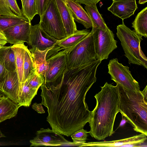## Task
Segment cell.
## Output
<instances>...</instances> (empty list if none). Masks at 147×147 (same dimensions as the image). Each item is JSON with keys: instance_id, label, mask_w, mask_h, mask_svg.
Masks as SVG:
<instances>
[{"instance_id": "1", "label": "cell", "mask_w": 147, "mask_h": 147, "mask_svg": "<svg viewBox=\"0 0 147 147\" xmlns=\"http://www.w3.org/2000/svg\"><path fill=\"white\" fill-rule=\"evenodd\" d=\"M101 62L97 59L67 68L59 81L40 86L41 104L47 109V121L53 131L69 136L90 122L91 111L86 96L96 81L97 69Z\"/></svg>"}, {"instance_id": "2", "label": "cell", "mask_w": 147, "mask_h": 147, "mask_svg": "<svg viewBox=\"0 0 147 147\" xmlns=\"http://www.w3.org/2000/svg\"><path fill=\"white\" fill-rule=\"evenodd\" d=\"M100 91L94 96L96 100L95 108L91 111L89 122L90 127L88 133L97 140H104L114 133L113 126L119 112L118 94L117 85L105 82Z\"/></svg>"}, {"instance_id": "3", "label": "cell", "mask_w": 147, "mask_h": 147, "mask_svg": "<svg viewBox=\"0 0 147 147\" xmlns=\"http://www.w3.org/2000/svg\"><path fill=\"white\" fill-rule=\"evenodd\" d=\"M118 109L137 132L147 136V100L141 91H132L116 84Z\"/></svg>"}, {"instance_id": "4", "label": "cell", "mask_w": 147, "mask_h": 147, "mask_svg": "<svg viewBox=\"0 0 147 147\" xmlns=\"http://www.w3.org/2000/svg\"><path fill=\"white\" fill-rule=\"evenodd\" d=\"M117 37L121 41L129 64L137 65L147 68V58L142 50L140 42L142 37L134 30H131L122 23L117 26Z\"/></svg>"}, {"instance_id": "5", "label": "cell", "mask_w": 147, "mask_h": 147, "mask_svg": "<svg viewBox=\"0 0 147 147\" xmlns=\"http://www.w3.org/2000/svg\"><path fill=\"white\" fill-rule=\"evenodd\" d=\"M67 68H71L97 60L91 31L67 52Z\"/></svg>"}, {"instance_id": "6", "label": "cell", "mask_w": 147, "mask_h": 147, "mask_svg": "<svg viewBox=\"0 0 147 147\" xmlns=\"http://www.w3.org/2000/svg\"><path fill=\"white\" fill-rule=\"evenodd\" d=\"M38 24L48 34L58 40L67 36L55 0H51Z\"/></svg>"}, {"instance_id": "7", "label": "cell", "mask_w": 147, "mask_h": 147, "mask_svg": "<svg viewBox=\"0 0 147 147\" xmlns=\"http://www.w3.org/2000/svg\"><path fill=\"white\" fill-rule=\"evenodd\" d=\"M59 48L54 46L48 52L46 59L49 66L45 76V84H53L59 81L67 67V52L65 50L59 51Z\"/></svg>"}, {"instance_id": "8", "label": "cell", "mask_w": 147, "mask_h": 147, "mask_svg": "<svg viewBox=\"0 0 147 147\" xmlns=\"http://www.w3.org/2000/svg\"><path fill=\"white\" fill-rule=\"evenodd\" d=\"M108 73L111 80L128 90L138 92L140 91L138 82L133 77L129 67L118 62L117 58L110 60L108 65Z\"/></svg>"}, {"instance_id": "9", "label": "cell", "mask_w": 147, "mask_h": 147, "mask_svg": "<svg viewBox=\"0 0 147 147\" xmlns=\"http://www.w3.org/2000/svg\"><path fill=\"white\" fill-rule=\"evenodd\" d=\"M92 34L97 59L101 61L107 59L109 54L117 48V41L109 28L106 30L92 27Z\"/></svg>"}, {"instance_id": "10", "label": "cell", "mask_w": 147, "mask_h": 147, "mask_svg": "<svg viewBox=\"0 0 147 147\" xmlns=\"http://www.w3.org/2000/svg\"><path fill=\"white\" fill-rule=\"evenodd\" d=\"M36 134L35 137L30 140V146H75L73 142L66 140L62 135L49 128H41Z\"/></svg>"}, {"instance_id": "11", "label": "cell", "mask_w": 147, "mask_h": 147, "mask_svg": "<svg viewBox=\"0 0 147 147\" xmlns=\"http://www.w3.org/2000/svg\"><path fill=\"white\" fill-rule=\"evenodd\" d=\"M58 40L48 34L38 24L31 25L28 44L31 47L29 49L30 52L36 48L44 51L56 45Z\"/></svg>"}, {"instance_id": "12", "label": "cell", "mask_w": 147, "mask_h": 147, "mask_svg": "<svg viewBox=\"0 0 147 147\" xmlns=\"http://www.w3.org/2000/svg\"><path fill=\"white\" fill-rule=\"evenodd\" d=\"M31 22L27 19L3 30L7 42L11 44L24 43L28 44Z\"/></svg>"}, {"instance_id": "13", "label": "cell", "mask_w": 147, "mask_h": 147, "mask_svg": "<svg viewBox=\"0 0 147 147\" xmlns=\"http://www.w3.org/2000/svg\"><path fill=\"white\" fill-rule=\"evenodd\" d=\"M20 84L16 71H8L0 81V92L18 104Z\"/></svg>"}, {"instance_id": "14", "label": "cell", "mask_w": 147, "mask_h": 147, "mask_svg": "<svg viewBox=\"0 0 147 147\" xmlns=\"http://www.w3.org/2000/svg\"><path fill=\"white\" fill-rule=\"evenodd\" d=\"M146 140L147 136L141 133L127 138L115 141L85 142L80 147H138Z\"/></svg>"}, {"instance_id": "15", "label": "cell", "mask_w": 147, "mask_h": 147, "mask_svg": "<svg viewBox=\"0 0 147 147\" xmlns=\"http://www.w3.org/2000/svg\"><path fill=\"white\" fill-rule=\"evenodd\" d=\"M138 8L136 0H113L108 10L122 20L134 14Z\"/></svg>"}, {"instance_id": "16", "label": "cell", "mask_w": 147, "mask_h": 147, "mask_svg": "<svg viewBox=\"0 0 147 147\" xmlns=\"http://www.w3.org/2000/svg\"><path fill=\"white\" fill-rule=\"evenodd\" d=\"M74 21L82 24L86 28H92L93 26L87 11L75 0H65Z\"/></svg>"}, {"instance_id": "17", "label": "cell", "mask_w": 147, "mask_h": 147, "mask_svg": "<svg viewBox=\"0 0 147 147\" xmlns=\"http://www.w3.org/2000/svg\"><path fill=\"white\" fill-rule=\"evenodd\" d=\"M67 36L77 30L76 24L65 0H55Z\"/></svg>"}, {"instance_id": "18", "label": "cell", "mask_w": 147, "mask_h": 147, "mask_svg": "<svg viewBox=\"0 0 147 147\" xmlns=\"http://www.w3.org/2000/svg\"><path fill=\"white\" fill-rule=\"evenodd\" d=\"M87 29L77 30L73 34L67 36L62 39L58 40L56 45L67 52L90 33Z\"/></svg>"}, {"instance_id": "19", "label": "cell", "mask_w": 147, "mask_h": 147, "mask_svg": "<svg viewBox=\"0 0 147 147\" xmlns=\"http://www.w3.org/2000/svg\"><path fill=\"white\" fill-rule=\"evenodd\" d=\"M19 108L18 104L4 95L0 100V122L15 117Z\"/></svg>"}, {"instance_id": "20", "label": "cell", "mask_w": 147, "mask_h": 147, "mask_svg": "<svg viewBox=\"0 0 147 147\" xmlns=\"http://www.w3.org/2000/svg\"><path fill=\"white\" fill-rule=\"evenodd\" d=\"M38 90L30 86L27 78L24 82L20 83L18 104L19 107H29L32 100L37 94Z\"/></svg>"}, {"instance_id": "21", "label": "cell", "mask_w": 147, "mask_h": 147, "mask_svg": "<svg viewBox=\"0 0 147 147\" xmlns=\"http://www.w3.org/2000/svg\"><path fill=\"white\" fill-rule=\"evenodd\" d=\"M53 47L48 48L43 51H40L36 48L30 52L36 71L44 77L49 66L48 63L46 59L47 54L49 51Z\"/></svg>"}, {"instance_id": "22", "label": "cell", "mask_w": 147, "mask_h": 147, "mask_svg": "<svg viewBox=\"0 0 147 147\" xmlns=\"http://www.w3.org/2000/svg\"><path fill=\"white\" fill-rule=\"evenodd\" d=\"M26 46L24 43L13 44L11 46L14 53L16 71L20 83L25 81L24 74V62Z\"/></svg>"}, {"instance_id": "23", "label": "cell", "mask_w": 147, "mask_h": 147, "mask_svg": "<svg viewBox=\"0 0 147 147\" xmlns=\"http://www.w3.org/2000/svg\"><path fill=\"white\" fill-rule=\"evenodd\" d=\"M0 61L8 71L16 70L15 56L11 46H3L0 48Z\"/></svg>"}, {"instance_id": "24", "label": "cell", "mask_w": 147, "mask_h": 147, "mask_svg": "<svg viewBox=\"0 0 147 147\" xmlns=\"http://www.w3.org/2000/svg\"><path fill=\"white\" fill-rule=\"evenodd\" d=\"M96 4L92 3L86 5L85 8L91 20L93 26L92 27L106 30L109 28L98 11Z\"/></svg>"}, {"instance_id": "25", "label": "cell", "mask_w": 147, "mask_h": 147, "mask_svg": "<svg viewBox=\"0 0 147 147\" xmlns=\"http://www.w3.org/2000/svg\"><path fill=\"white\" fill-rule=\"evenodd\" d=\"M132 24L137 33L146 38L147 37V7L138 13Z\"/></svg>"}, {"instance_id": "26", "label": "cell", "mask_w": 147, "mask_h": 147, "mask_svg": "<svg viewBox=\"0 0 147 147\" xmlns=\"http://www.w3.org/2000/svg\"><path fill=\"white\" fill-rule=\"evenodd\" d=\"M22 15L16 0H0V15L15 16Z\"/></svg>"}, {"instance_id": "27", "label": "cell", "mask_w": 147, "mask_h": 147, "mask_svg": "<svg viewBox=\"0 0 147 147\" xmlns=\"http://www.w3.org/2000/svg\"><path fill=\"white\" fill-rule=\"evenodd\" d=\"M21 9L22 15L30 22L38 14L36 0H22Z\"/></svg>"}, {"instance_id": "28", "label": "cell", "mask_w": 147, "mask_h": 147, "mask_svg": "<svg viewBox=\"0 0 147 147\" xmlns=\"http://www.w3.org/2000/svg\"><path fill=\"white\" fill-rule=\"evenodd\" d=\"M27 19L22 15L15 16L0 15V30L3 31Z\"/></svg>"}, {"instance_id": "29", "label": "cell", "mask_w": 147, "mask_h": 147, "mask_svg": "<svg viewBox=\"0 0 147 147\" xmlns=\"http://www.w3.org/2000/svg\"><path fill=\"white\" fill-rule=\"evenodd\" d=\"M35 69L31 53L26 46L24 52V74L25 81L30 73Z\"/></svg>"}, {"instance_id": "30", "label": "cell", "mask_w": 147, "mask_h": 147, "mask_svg": "<svg viewBox=\"0 0 147 147\" xmlns=\"http://www.w3.org/2000/svg\"><path fill=\"white\" fill-rule=\"evenodd\" d=\"M27 79L30 86L37 90L45 82V77L38 74L36 69L30 73Z\"/></svg>"}, {"instance_id": "31", "label": "cell", "mask_w": 147, "mask_h": 147, "mask_svg": "<svg viewBox=\"0 0 147 147\" xmlns=\"http://www.w3.org/2000/svg\"><path fill=\"white\" fill-rule=\"evenodd\" d=\"M88 133V132L83 128L75 131L71 135V136L75 146L80 147L83 144L86 142Z\"/></svg>"}, {"instance_id": "32", "label": "cell", "mask_w": 147, "mask_h": 147, "mask_svg": "<svg viewBox=\"0 0 147 147\" xmlns=\"http://www.w3.org/2000/svg\"><path fill=\"white\" fill-rule=\"evenodd\" d=\"M38 14L42 17L51 0H36Z\"/></svg>"}, {"instance_id": "33", "label": "cell", "mask_w": 147, "mask_h": 147, "mask_svg": "<svg viewBox=\"0 0 147 147\" xmlns=\"http://www.w3.org/2000/svg\"><path fill=\"white\" fill-rule=\"evenodd\" d=\"M41 103H35L32 106V108L34 110L36 111L37 113H43L45 112L43 108Z\"/></svg>"}, {"instance_id": "34", "label": "cell", "mask_w": 147, "mask_h": 147, "mask_svg": "<svg viewBox=\"0 0 147 147\" xmlns=\"http://www.w3.org/2000/svg\"><path fill=\"white\" fill-rule=\"evenodd\" d=\"M8 71L0 61V81L3 79Z\"/></svg>"}, {"instance_id": "35", "label": "cell", "mask_w": 147, "mask_h": 147, "mask_svg": "<svg viewBox=\"0 0 147 147\" xmlns=\"http://www.w3.org/2000/svg\"><path fill=\"white\" fill-rule=\"evenodd\" d=\"M7 42L6 37L3 31L0 30V44L4 46Z\"/></svg>"}, {"instance_id": "36", "label": "cell", "mask_w": 147, "mask_h": 147, "mask_svg": "<svg viewBox=\"0 0 147 147\" xmlns=\"http://www.w3.org/2000/svg\"><path fill=\"white\" fill-rule=\"evenodd\" d=\"M79 3L86 5L90 3H97L101 0H75Z\"/></svg>"}, {"instance_id": "37", "label": "cell", "mask_w": 147, "mask_h": 147, "mask_svg": "<svg viewBox=\"0 0 147 147\" xmlns=\"http://www.w3.org/2000/svg\"><path fill=\"white\" fill-rule=\"evenodd\" d=\"M142 92L144 95L145 99L147 100V86L146 85L144 89L142 91H141Z\"/></svg>"}, {"instance_id": "38", "label": "cell", "mask_w": 147, "mask_h": 147, "mask_svg": "<svg viewBox=\"0 0 147 147\" xmlns=\"http://www.w3.org/2000/svg\"><path fill=\"white\" fill-rule=\"evenodd\" d=\"M121 115L122 117V119L119 126V127H122L125 124L126 121H127L123 115Z\"/></svg>"}, {"instance_id": "39", "label": "cell", "mask_w": 147, "mask_h": 147, "mask_svg": "<svg viewBox=\"0 0 147 147\" xmlns=\"http://www.w3.org/2000/svg\"><path fill=\"white\" fill-rule=\"evenodd\" d=\"M147 0H139L138 3L140 4H144L147 2Z\"/></svg>"}, {"instance_id": "40", "label": "cell", "mask_w": 147, "mask_h": 147, "mask_svg": "<svg viewBox=\"0 0 147 147\" xmlns=\"http://www.w3.org/2000/svg\"><path fill=\"white\" fill-rule=\"evenodd\" d=\"M4 137H5V136L2 133L0 129V138Z\"/></svg>"}, {"instance_id": "41", "label": "cell", "mask_w": 147, "mask_h": 147, "mask_svg": "<svg viewBox=\"0 0 147 147\" xmlns=\"http://www.w3.org/2000/svg\"><path fill=\"white\" fill-rule=\"evenodd\" d=\"M3 94H2V93H1V92H0V96H2L3 95Z\"/></svg>"}, {"instance_id": "42", "label": "cell", "mask_w": 147, "mask_h": 147, "mask_svg": "<svg viewBox=\"0 0 147 147\" xmlns=\"http://www.w3.org/2000/svg\"><path fill=\"white\" fill-rule=\"evenodd\" d=\"M3 96H0V99H1V97H2Z\"/></svg>"}, {"instance_id": "43", "label": "cell", "mask_w": 147, "mask_h": 147, "mask_svg": "<svg viewBox=\"0 0 147 147\" xmlns=\"http://www.w3.org/2000/svg\"><path fill=\"white\" fill-rule=\"evenodd\" d=\"M21 0V1H22V0Z\"/></svg>"}, {"instance_id": "44", "label": "cell", "mask_w": 147, "mask_h": 147, "mask_svg": "<svg viewBox=\"0 0 147 147\" xmlns=\"http://www.w3.org/2000/svg\"><path fill=\"white\" fill-rule=\"evenodd\" d=\"M0 123H1V122H0Z\"/></svg>"}]
</instances>
